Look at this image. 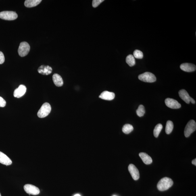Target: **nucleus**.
<instances>
[{
	"mask_svg": "<svg viewBox=\"0 0 196 196\" xmlns=\"http://www.w3.org/2000/svg\"><path fill=\"white\" fill-rule=\"evenodd\" d=\"M173 184L172 179L168 177L163 178L159 180L157 184L158 189L160 191H165L168 190Z\"/></svg>",
	"mask_w": 196,
	"mask_h": 196,
	"instance_id": "1",
	"label": "nucleus"
},
{
	"mask_svg": "<svg viewBox=\"0 0 196 196\" xmlns=\"http://www.w3.org/2000/svg\"><path fill=\"white\" fill-rule=\"evenodd\" d=\"M51 111V107L50 105L47 103H44L38 111V116L40 118H45L50 113Z\"/></svg>",
	"mask_w": 196,
	"mask_h": 196,
	"instance_id": "2",
	"label": "nucleus"
},
{
	"mask_svg": "<svg viewBox=\"0 0 196 196\" xmlns=\"http://www.w3.org/2000/svg\"><path fill=\"white\" fill-rule=\"evenodd\" d=\"M138 78L142 81L147 82H153L156 80V78L154 75L149 72H146L139 75Z\"/></svg>",
	"mask_w": 196,
	"mask_h": 196,
	"instance_id": "3",
	"label": "nucleus"
},
{
	"mask_svg": "<svg viewBox=\"0 0 196 196\" xmlns=\"http://www.w3.org/2000/svg\"><path fill=\"white\" fill-rule=\"evenodd\" d=\"M17 13L13 11H4L0 13V18L7 20H13L18 18Z\"/></svg>",
	"mask_w": 196,
	"mask_h": 196,
	"instance_id": "4",
	"label": "nucleus"
},
{
	"mask_svg": "<svg viewBox=\"0 0 196 196\" xmlns=\"http://www.w3.org/2000/svg\"><path fill=\"white\" fill-rule=\"evenodd\" d=\"M196 129V123L195 121L191 120L189 121L186 125L184 131V134L185 137H189L191 133L195 131Z\"/></svg>",
	"mask_w": 196,
	"mask_h": 196,
	"instance_id": "5",
	"label": "nucleus"
},
{
	"mask_svg": "<svg viewBox=\"0 0 196 196\" xmlns=\"http://www.w3.org/2000/svg\"><path fill=\"white\" fill-rule=\"evenodd\" d=\"M30 47L29 45L26 42H22L19 46L18 53L21 57H24L28 55L29 53Z\"/></svg>",
	"mask_w": 196,
	"mask_h": 196,
	"instance_id": "6",
	"label": "nucleus"
},
{
	"mask_svg": "<svg viewBox=\"0 0 196 196\" xmlns=\"http://www.w3.org/2000/svg\"><path fill=\"white\" fill-rule=\"evenodd\" d=\"M179 95L180 98L187 104H189L190 102L193 104L195 103V100L190 96L185 90L183 89L180 90L179 92Z\"/></svg>",
	"mask_w": 196,
	"mask_h": 196,
	"instance_id": "7",
	"label": "nucleus"
},
{
	"mask_svg": "<svg viewBox=\"0 0 196 196\" xmlns=\"http://www.w3.org/2000/svg\"><path fill=\"white\" fill-rule=\"evenodd\" d=\"M24 189L26 193L30 195H37L40 193L39 188L32 184H26L24 186Z\"/></svg>",
	"mask_w": 196,
	"mask_h": 196,
	"instance_id": "8",
	"label": "nucleus"
},
{
	"mask_svg": "<svg viewBox=\"0 0 196 196\" xmlns=\"http://www.w3.org/2000/svg\"><path fill=\"white\" fill-rule=\"evenodd\" d=\"M165 103L167 107L172 109H179L181 106L180 103L176 100L170 98H167L165 100Z\"/></svg>",
	"mask_w": 196,
	"mask_h": 196,
	"instance_id": "9",
	"label": "nucleus"
},
{
	"mask_svg": "<svg viewBox=\"0 0 196 196\" xmlns=\"http://www.w3.org/2000/svg\"><path fill=\"white\" fill-rule=\"evenodd\" d=\"M128 170L134 180H137L140 178V173L137 168L135 165L131 164L128 166Z\"/></svg>",
	"mask_w": 196,
	"mask_h": 196,
	"instance_id": "10",
	"label": "nucleus"
},
{
	"mask_svg": "<svg viewBox=\"0 0 196 196\" xmlns=\"http://www.w3.org/2000/svg\"><path fill=\"white\" fill-rule=\"evenodd\" d=\"M27 88L24 85H21L16 88L13 93V96L15 97L20 98L23 96L26 92Z\"/></svg>",
	"mask_w": 196,
	"mask_h": 196,
	"instance_id": "11",
	"label": "nucleus"
},
{
	"mask_svg": "<svg viewBox=\"0 0 196 196\" xmlns=\"http://www.w3.org/2000/svg\"><path fill=\"white\" fill-rule=\"evenodd\" d=\"M180 67L182 70L186 72L194 71L196 69L195 65L189 63H183L180 65Z\"/></svg>",
	"mask_w": 196,
	"mask_h": 196,
	"instance_id": "12",
	"label": "nucleus"
},
{
	"mask_svg": "<svg viewBox=\"0 0 196 196\" xmlns=\"http://www.w3.org/2000/svg\"><path fill=\"white\" fill-rule=\"evenodd\" d=\"M53 69L48 65H42L38 69V72L39 74L48 75L51 74Z\"/></svg>",
	"mask_w": 196,
	"mask_h": 196,
	"instance_id": "13",
	"label": "nucleus"
},
{
	"mask_svg": "<svg viewBox=\"0 0 196 196\" xmlns=\"http://www.w3.org/2000/svg\"><path fill=\"white\" fill-rule=\"evenodd\" d=\"M115 96V94L113 92L105 91L103 92L99 97L103 100L111 101L114 99Z\"/></svg>",
	"mask_w": 196,
	"mask_h": 196,
	"instance_id": "14",
	"label": "nucleus"
},
{
	"mask_svg": "<svg viewBox=\"0 0 196 196\" xmlns=\"http://www.w3.org/2000/svg\"><path fill=\"white\" fill-rule=\"evenodd\" d=\"M0 163L8 166L12 164V161L4 153L0 151Z\"/></svg>",
	"mask_w": 196,
	"mask_h": 196,
	"instance_id": "15",
	"label": "nucleus"
},
{
	"mask_svg": "<svg viewBox=\"0 0 196 196\" xmlns=\"http://www.w3.org/2000/svg\"><path fill=\"white\" fill-rule=\"evenodd\" d=\"M53 79L54 83L56 86L60 87L63 85V81L61 77L58 74H55L53 75Z\"/></svg>",
	"mask_w": 196,
	"mask_h": 196,
	"instance_id": "16",
	"label": "nucleus"
},
{
	"mask_svg": "<svg viewBox=\"0 0 196 196\" xmlns=\"http://www.w3.org/2000/svg\"><path fill=\"white\" fill-rule=\"evenodd\" d=\"M139 155L142 161L145 164H151L152 162V159L147 154L145 153H140Z\"/></svg>",
	"mask_w": 196,
	"mask_h": 196,
	"instance_id": "17",
	"label": "nucleus"
},
{
	"mask_svg": "<svg viewBox=\"0 0 196 196\" xmlns=\"http://www.w3.org/2000/svg\"><path fill=\"white\" fill-rule=\"evenodd\" d=\"M42 1V0H26L24 5L27 7L30 8L37 6Z\"/></svg>",
	"mask_w": 196,
	"mask_h": 196,
	"instance_id": "18",
	"label": "nucleus"
},
{
	"mask_svg": "<svg viewBox=\"0 0 196 196\" xmlns=\"http://www.w3.org/2000/svg\"><path fill=\"white\" fill-rule=\"evenodd\" d=\"M174 128V124L172 121L169 120L166 122L165 132L167 134H170L172 132Z\"/></svg>",
	"mask_w": 196,
	"mask_h": 196,
	"instance_id": "19",
	"label": "nucleus"
},
{
	"mask_svg": "<svg viewBox=\"0 0 196 196\" xmlns=\"http://www.w3.org/2000/svg\"><path fill=\"white\" fill-rule=\"evenodd\" d=\"M126 62L130 67L134 66L136 64V61L133 56L129 55L127 56L126 59Z\"/></svg>",
	"mask_w": 196,
	"mask_h": 196,
	"instance_id": "20",
	"label": "nucleus"
},
{
	"mask_svg": "<svg viewBox=\"0 0 196 196\" xmlns=\"http://www.w3.org/2000/svg\"><path fill=\"white\" fill-rule=\"evenodd\" d=\"M133 129V126L131 125L126 124L123 127L122 130L124 133L128 134L131 132Z\"/></svg>",
	"mask_w": 196,
	"mask_h": 196,
	"instance_id": "21",
	"label": "nucleus"
},
{
	"mask_svg": "<svg viewBox=\"0 0 196 196\" xmlns=\"http://www.w3.org/2000/svg\"><path fill=\"white\" fill-rule=\"evenodd\" d=\"M162 125L161 124H157L155 126L153 131L154 135L155 137L157 138L158 137L159 134L162 129Z\"/></svg>",
	"mask_w": 196,
	"mask_h": 196,
	"instance_id": "22",
	"label": "nucleus"
},
{
	"mask_svg": "<svg viewBox=\"0 0 196 196\" xmlns=\"http://www.w3.org/2000/svg\"><path fill=\"white\" fill-rule=\"evenodd\" d=\"M145 113V107L143 105H140L138 107L136 113L138 116L141 117L144 116Z\"/></svg>",
	"mask_w": 196,
	"mask_h": 196,
	"instance_id": "23",
	"label": "nucleus"
},
{
	"mask_svg": "<svg viewBox=\"0 0 196 196\" xmlns=\"http://www.w3.org/2000/svg\"><path fill=\"white\" fill-rule=\"evenodd\" d=\"M133 56L136 59H142L143 57V53L139 50H136L133 53Z\"/></svg>",
	"mask_w": 196,
	"mask_h": 196,
	"instance_id": "24",
	"label": "nucleus"
},
{
	"mask_svg": "<svg viewBox=\"0 0 196 196\" xmlns=\"http://www.w3.org/2000/svg\"><path fill=\"white\" fill-rule=\"evenodd\" d=\"M103 1V0H93L92 1V6L94 8L97 7Z\"/></svg>",
	"mask_w": 196,
	"mask_h": 196,
	"instance_id": "25",
	"label": "nucleus"
},
{
	"mask_svg": "<svg viewBox=\"0 0 196 196\" xmlns=\"http://www.w3.org/2000/svg\"><path fill=\"white\" fill-rule=\"evenodd\" d=\"M5 61L4 55L2 52L0 51V64H2Z\"/></svg>",
	"mask_w": 196,
	"mask_h": 196,
	"instance_id": "26",
	"label": "nucleus"
},
{
	"mask_svg": "<svg viewBox=\"0 0 196 196\" xmlns=\"http://www.w3.org/2000/svg\"><path fill=\"white\" fill-rule=\"evenodd\" d=\"M6 103L5 100L0 97V107H4L6 105Z\"/></svg>",
	"mask_w": 196,
	"mask_h": 196,
	"instance_id": "27",
	"label": "nucleus"
},
{
	"mask_svg": "<svg viewBox=\"0 0 196 196\" xmlns=\"http://www.w3.org/2000/svg\"><path fill=\"white\" fill-rule=\"evenodd\" d=\"M192 164L195 165V166H196V159H194V160L192 161Z\"/></svg>",
	"mask_w": 196,
	"mask_h": 196,
	"instance_id": "28",
	"label": "nucleus"
},
{
	"mask_svg": "<svg viewBox=\"0 0 196 196\" xmlns=\"http://www.w3.org/2000/svg\"><path fill=\"white\" fill-rule=\"evenodd\" d=\"M74 196H81V195L79 194H76L74 195Z\"/></svg>",
	"mask_w": 196,
	"mask_h": 196,
	"instance_id": "29",
	"label": "nucleus"
},
{
	"mask_svg": "<svg viewBox=\"0 0 196 196\" xmlns=\"http://www.w3.org/2000/svg\"><path fill=\"white\" fill-rule=\"evenodd\" d=\"M0 196H1V193H0Z\"/></svg>",
	"mask_w": 196,
	"mask_h": 196,
	"instance_id": "30",
	"label": "nucleus"
},
{
	"mask_svg": "<svg viewBox=\"0 0 196 196\" xmlns=\"http://www.w3.org/2000/svg\"><path fill=\"white\" fill-rule=\"evenodd\" d=\"M116 196L114 195V196Z\"/></svg>",
	"mask_w": 196,
	"mask_h": 196,
	"instance_id": "31",
	"label": "nucleus"
}]
</instances>
